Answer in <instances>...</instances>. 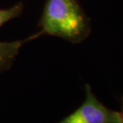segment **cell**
I'll return each mask as SVG.
<instances>
[{"label":"cell","instance_id":"1","mask_svg":"<svg viewBox=\"0 0 123 123\" xmlns=\"http://www.w3.org/2000/svg\"><path fill=\"white\" fill-rule=\"evenodd\" d=\"M39 37L47 34L80 44L91 33V20L79 0H45L38 22Z\"/></svg>","mask_w":123,"mask_h":123},{"label":"cell","instance_id":"3","mask_svg":"<svg viewBox=\"0 0 123 123\" xmlns=\"http://www.w3.org/2000/svg\"><path fill=\"white\" fill-rule=\"evenodd\" d=\"M37 37V33L25 40L12 42H0V73L7 71L14 61L23 44Z\"/></svg>","mask_w":123,"mask_h":123},{"label":"cell","instance_id":"2","mask_svg":"<svg viewBox=\"0 0 123 123\" xmlns=\"http://www.w3.org/2000/svg\"><path fill=\"white\" fill-rule=\"evenodd\" d=\"M84 90L83 103L58 123H120L119 111L111 110L99 101L90 84H85Z\"/></svg>","mask_w":123,"mask_h":123},{"label":"cell","instance_id":"4","mask_svg":"<svg viewBox=\"0 0 123 123\" xmlns=\"http://www.w3.org/2000/svg\"><path fill=\"white\" fill-rule=\"evenodd\" d=\"M23 8H24L23 3L19 2L10 8L0 9V27L9 21L19 17L22 14Z\"/></svg>","mask_w":123,"mask_h":123},{"label":"cell","instance_id":"5","mask_svg":"<svg viewBox=\"0 0 123 123\" xmlns=\"http://www.w3.org/2000/svg\"><path fill=\"white\" fill-rule=\"evenodd\" d=\"M120 104H121V110H120V111H119L120 123H123V98H122Z\"/></svg>","mask_w":123,"mask_h":123}]
</instances>
